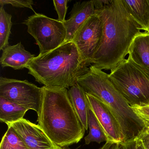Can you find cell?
Returning a JSON list of instances; mask_svg holds the SVG:
<instances>
[{
    "mask_svg": "<svg viewBox=\"0 0 149 149\" xmlns=\"http://www.w3.org/2000/svg\"><path fill=\"white\" fill-rule=\"evenodd\" d=\"M121 149H146L140 139L137 136L121 144Z\"/></svg>",
    "mask_w": 149,
    "mask_h": 149,
    "instance_id": "23",
    "label": "cell"
},
{
    "mask_svg": "<svg viewBox=\"0 0 149 149\" xmlns=\"http://www.w3.org/2000/svg\"><path fill=\"white\" fill-rule=\"evenodd\" d=\"M6 5H11L16 8H29L36 13L33 7L34 5L33 0H0L1 7H4Z\"/></svg>",
    "mask_w": 149,
    "mask_h": 149,
    "instance_id": "20",
    "label": "cell"
},
{
    "mask_svg": "<svg viewBox=\"0 0 149 149\" xmlns=\"http://www.w3.org/2000/svg\"><path fill=\"white\" fill-rule=\"evenodd\" d=\"M62 149H70L69 148H67L66 147H62Z\"/></svg>",
    "mask_w": 149,
    "mask_h": 149,
    "instance_id": "27",
    "label": "cell"
},
{
    "mask_svg": "<svg viewBox=\"0 0 149 149\" xmlns=\"http://www.w3.org/2000/svg\"><path fill=\"white\" fill-rule=\"evenodd\" d=\"M69 1L68 0H63V1H56L54 0V6L55 9L58 14V20L64 23L65 21V17L68 11V3Z\"/></svg>",
    "mask_w": 149,
    "mask_h": 149,
    "instance_id": "21",
    "label": "cell"
},
{
    "mask_svg": "<svg viewBox=\"0 0 149 149\" xmlns=\"http://www.w3.org/2000/svg\"><path fill=\"white\" fill-rule=\"evenodd\" d=\"M0 149H28L20 137L12 127L8 129L2 137Z\"/></svg>",
    "mask_w": 149,
    "mask_h": 149,
    "instance_id": "19",
    "label": "cell"
},
{
    "mask_svg": "<svg viewBox=\"0 0 149 149\" xmlns=\"http://www.w3.org/2000/svg\"><path fill=\"white\" fill-rule=\"evenodd\" d=\"M13 129L23 140L28 149H62L54 143L39 125L25 118L6 124Z\"/></svg>",
    "mask_w": 149,
    "mask_h": 149,
    "instance_id": "9",
    "label": "cell"
},
{
    "mask_svg": "<svg viewBox=\"0 0 149 149\" xmlns=\"http://www.w3.org/2000/svg\"><path fill=\"white\" fill-rule=\"evenodd\" d=\"M77 84L87 94L94 96L108 106L120 125L124 143L137 136L147 126L112 84L109 74L91 66Z\"/></svg>",
    "mask_w": 149,
    "mask_h": 149,
    "instance_id": "4",
    "label": "cell"
},
{
    "mask_svg": "<svg viewBox=\"0 0 149 149\" xmlns=\"http://www.w3.org/2000/svg\"><path fill=\"white\" fill-rule=\"evenodd\" d=\"M135 113L149 125V105L131 106Z\"/></svg>",
    "mask_w": 149,
    "mask_h": 149,
    "instance_id": "22",
    "label": "cell"
},
{
    "mask_svg": "<svg viewBox=\"0 0 149 149\" xmlns=\"http://www.w3.org/2000/svg\"><path fill=\"white\" fill-rule=\"evenodd\" d=\"M100 149H121V144L119 143L108 141Z\"/></svg>",
    "mask_w": 149,
    "mask_h": 149,
    "instance_id": "26",
    "label": "cell"
},
{
    "mask_svg": "<svg viewBox=\"0 0 149 149\" xmlns=\"http://www.w3.org/2000/svg\"><path fill=\"white\" fill-rule=\"evenodd\" d=\"M0 64L3 68L10 67L15 70L26 68L30 61L35 57L25 49L21 42L8 46L2 50Z\"/></svg>",
    "mask_w": 149,
    "mask_h": 149,
    "instance_id": "12",
    "label": "cell"
},
{
    "mask_svg": "<svg viewBox=\"0 0 149 149\" xmlns=\"http://www.w3.org/2000/svg\"><path fill=\"white\" fill-rule=\"evenodd\" d=\"M27 31L36 41L40 55L55 49L66 42L67 31L64 23L36 13L24 21Z\"/></svg>",
    "mask_w": 149,
    "mask_h": 149,
    "instance_id": "6",
    "label": "cell"
},
{
    "mask_svg": "<svg viewBox=\"0 0 149 149\" xmlns=\"http://www.w3.org/2000/svg\"><path fill=\"white\" fill-rule=\"evenodd\" d=\"M95 13L93 0L76 2L69 18L63 23L67 31L66 42L72 41L77 31Z\"/></svg>",
    "mask_w": 149,
    "mask_h": 149,
    "instance_id": "11",
    "label": "cell"
},
{
    "mask_svg": "<svg viewBox=\"0 0 149 149\" xmlns=\"http://www.w3.org/2000/svg\"><path fill=\"white\" fill-rule=\"evenodd\" d=\"M12 16L5 11L4 7L0 8V50H3L9 45V38L13 26Z\"/></svg>",
    "mask_w": 149,
    "mask_h": 149,
    "instance_id": "18",
    "label": "cell"
},
{
    "mask_svg": "<svg viewBox=\"0 0 149 149\" xmlns=\"http://www.w3.org/2000/svg\"><path fill=\"white\" fill-rule=\"evenodd\" d=\"M43 97L37 122L57 146L67 147L83 138L85 129L76 113L67 88L42 87Z\"/></svg>",
    "mask_w": 149,
    "mask_h": 149,
    "instance_id": "2",
    "label": "cell"
},
{
    "mask_svg": "<svg viewBox=\"0 0 149 149\" xmlns=\"http://www.w3.org/2000/svg\"><path fill=\"white\" fill-rule=\"evenodd\" d=\"M113 0H93L95 10L104 9L111 4Z\"/></svg>",
    "mask_w": 149,
    "mask_h": 149,
    "instance_id": "25",
    "label": "cell"
},
{
    "mask_svg": "<svg viewBox=\"0 0 149 149\" xmlns=\"http://www.w3.org/2000/svg\"><path fill=\"white\" fill-rule=\"evenodd\" d=\"M73 41L55 49L39 54L31 60L26 68L36 81L50 88H70L89 70Z\"/></svg>",
    "mask_w": 149,
    "mask_h": 149,
    "instance_id": "3",
    "label": "cell"
},
{
    "mask_svg": "<svg viewBox=\"0 0 149 149\" xmlns=\"http://www.w3.org/2000/svg\"><path fill=\"white\" fill-rule=\"evenodd\" d=\"M73 107L85 130L88 128V111L89 104L84 90L77 83L68 90Z\"/></svg>",
    "mask_w": 149,
    "mask_h": 149,
    "instance_id": "13",
    "label": "cell"
},
{
    "mask_svg": "<svg viewBox=\"0 0 149 149\" xmlns=\"http://www.w3.org/2000/svg\"><path fill=\"white\" fill-rule=\"evenodd\" d=\"M89 107L103 128L108 141L124 143V136L120 125L108 106L94 96L87 94Z\"/></svg>",
    "mask_w": 149,
    "mask_h": 149,
    "instance_id": "10",
    "label": "cell"
},
{
    "mask_svg": "<svg viewBox=\"0 0 149 149\" xmlns=\"http://www.w3.org/2000/svg\"><path fill=\"white\" fill-rule=\"evenodd\" d=\"M142 141L146 149H149V125L147 126L137 136Z\"/></svg>",
    "mask_w": 149,
    "mask_h": 149,
    "instance_id": "24",
    "label": "cell"
},
{
    "mask_svg": "<svg viewBox=\"0 0 149 149\" xmlns=\"http://www.w3.org/2000/svg\"><path fill=\"white\" fill-rule=\"evenodd\" d=\"M95 14L102 21L103 29L91 65L111 71L125 59L133 40L143 29L126 10L123 0H113L105 8L95 10Z\"/></svg>",
    "mask_w": 149,
    "mask_h": 149,
    "instance_id": "1",
    "label": "cell"
},
{
    "mask_svg": "<svg viewBox=\"0 0 149 149\" xmlns=\"http://www.w3.org/2000/svg\"><path fill=\"white\" fill-rule=\"evenodd\" d=\"M125 8L143 31L149 33V0H123Z\"/></svg>",
    "mask_w": 149,
    "mask_h": 149,
    "instance_id": "15",
    "label": "cell"
},
{
    "mask_svg": "<svg viewBox=\"0 0 149 149\" xmlns=\"http://www.w3.org/2000/svg\"><path fill=\"white\" fill-rule=\"evenodd\" d=\"M102 23L95 14L78 29L73 41L84 61L91 66V61L98 48L102 33Z\"/></svg>",
    "mask_w": 149,
    "mask_h": 149,
    "instance_id": "8",
    "label": "cell"
},
{
    "mask_svg": "<svg viewBox=\"0 0 149 149\" xmlns=\"http://www.w3.org/2000/svg\"><path fill=\"white\" fill-rule=\"evenodd\" d=\"M42 87L39 88L27 80L0 77V97L40 112L43 97Z\"/></svg>",
    "mask_w": 149,
    "mask_h": 149,
    "instance_id": "7",
    "label": "cell"
},
{
    "mask_svg": "<svg viewBox=\"0 0 149 149\" xmlns=\"http://www.w3.org/2000/svg\"><path fill=\"white\" fill-rule=\"evenodd\" d=\"M129 56L149 72V33L143 32L135 38Z\"/></svg>",
    "mask_w": 149,
    "mask_h": 149,
    "instance_id": "14",
    "label": "cell"
},
{
    "mask_svg": "<svg viewBox=\"0 0 149 149\" xmlns=\"http://www.w3.org/2000/svg\"><path fill=\"white\" fill-rule=\"evenodd\" d=\"M109 78L131 106L149 105V72L130 56L111 71Z\"/></svg>",
    "mask_w": 149,
    "mask_h": 149,
    "instance_id": "5",
    "label": "cell"
},
{
    "mask_svg": "<svg viewBox=\"0 0 149 149\" xmlns=\"http://www.w3.org/2000/svg\"><path fill=\"white\" fill-rule=\"evenodd\" d=\"M88 125L89 132L84 137L86 144H89L91 142H96L100 144L104 141H108V137L103 128L90 107Z\"/></svg>",
    "mask_w": 149,
    "mask_h": 149,
    "instance_id": "17",
    "label": "cell"
},
{
    "mask_svg": "<svg viewBox=\"0 0 149 149\" xmlns=\"http://www.w3.org/2000/svg\"><path fill=\"white\" fill-rule=\"evenodd\" d=\"M28 109L0 97V121L14 123L22 119Z\"/></svg>",
    "mask_w": 149,
    "mask_h": 149,
    "instance_id": "16",
    "label": "cell"
}]
</instances>
